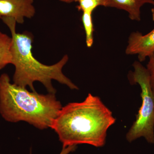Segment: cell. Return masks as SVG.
Returning a JSON list of instances; mask_svg holds the SVG:
<instances>
[{"label": "cell", "mask_w": 154, "mask_h": 154, "mask_svg": "<svg viewBox=\"0 0 154 154\" xmlns=\"http://www.w3.org/2000/svg\"><path fill=\"white\" fill-rule=\"evenodd\" d=\"M154 52V28L145 35L139 31L131 33L125 49L127 55H137L139 62L145 60Z\"/></svg>", "instance_id": "cell-6"}, {"label": "cell", "mask_w": 154, "mask_h": 154, "mask_svg": "<svg viewBox=\"0 0 154 154\" xmlns=\"http://www.w3.org/2000/svg\"><path fill=\"white\" fill-rule=\"evenodd\" d=\"M92 14L83 13L82 20L86 35V43L87 47L91 48L94 44V26Z\"/></svg>", "instance_id": "cell-9"}, {"label": "cell", "mask_w": 154, "mask_h": 154, "mask_svg": "<svg viewBox=\"0 0 154 154\" xmlns=\"http://www.w3.org/2000/svg\"><path fill=\"white\" fill-rule=\"evenodd\" d=\"M34 0H0V19L10 17L22 24L25 18L31 19L36 14Z\"/></svg>", "instance_id": "cell-5"}, {"label": "cell", "mask_w": 154, "mask_h": 154, "mask_svg": "<svg viewBox=\"0 0 154 154\" xmlns=\"http://www.w3.org/2000/svg\"><path fill=\"white\" fill-rule=\"evenodd\" d=\"M12 38L0 31V70L11 63Z\"/></svg>", "instance_id": "cell-8"}, {"label": "cell", "mask_w": 154, "mask_h": 154, "mask_svg": "<svg viewBox=\"0 0 154 154\" xmlns=\"http://www.w3.org/2000/svg\"><path fill=\"white\" fill-rule=\"evenodd\" d=\"M62 106L55 94L42 95L12 83L0 76V114L11 122L25 121L39 129L51 128Z\"/></svg>", "instance_id": "cell-3"}, {"label": "cell", "mask_w": 154, "mask_h": 154, "mask_svg": "<svg viewBox=\"0 0 154 154\" xmlns=\"http://www.w3.org/2000/svg\"><path fill=\"white\" fill-rule=\"evenodd\" d=\"M140 63H134V71L129 75V79L132 84L140 86L142 102L136 120L127 133L126 139L131 143L143 137L148 143L154 144V94L149 72Z\"/></svg>", "instance_id": "cell-4"}, {"label": "cell", "mask_w": 154, "mask_h": 154, "mask_svg": "<svg viewBox=\"0 0 154 154\" xmlns=\"http://www.w3.org/2000/svg\"><path fill=\"white\" fill-rule=\"evenodd\" d=\"M60 2H63L66 3H71L73 2H76L77 0H59Z\"/></svg>", "instance_id": "cell-12"}, {"label": "cell", "mask_w": 154, "mask_h": 154, "mask_svg": "<svg viewBox=\"0 0 154 154\" xmlns=\"http://www.w3.org/2000/svg\"><path fill=\"white\" fill-rule=\"evenodd\" d=\"M149 58V61L147 64L146 69L149 75L151 87L154 94V52Z\"/></svg>", "instance_id": "cell-11"}, {"label": "cell", "mask_w": 154, "mask_h": 154, "mask_svg": "<svg viewBox=\"0 0 154 154\" xmlns=\"http://www.w3.org/2000/svg\"><path fill=\"white\" fill-rule=\"evenodd\" d=\"M153 5V7L152 8V9L151 12L152 14V18L153 21H154V5Z\"/></svg>", "instance_id": "cell-13"}, {"label": "cell", "mask_w": 154, "mask_h": 154, "mask_svg": "<svg viewBox=\"0 0 154 154\" xmlns=\"http://www.w3.org/2000/svg\"><path fill=\"white\" fill-rule=\"evenodd\" d=\"M116 121L101 99L89 94L83 102L62 107L51 128L63 147L88 144L100 148L106 144L107 131Z\"/></svg>", "instance_id": "cell-1"}, {"label": "cell", "mask_w": 154, "mask_h": 154, "mask_svg": "<svg viewBox=\"0 0 154 154\" xmlns=\"http://www.w3.org/2000/svg\"><path fill=\"white\" fill-rule=\"evenodd\" d=\"M76 2L79 3L78 10L83 13L92 14L97 7L105 5V0H77Z\"/></svg>", "instance_id": "cell-10"}, {"label": "cell", "mask_w": 154, "mask_h": 154, "mask_svg": "<svg viewBox=\"0 0 154 154\" xmlns=\"http://www.w3.org/2000/svg\"><path fill=\"white\" fill-rule=\"evenodd\" d=\"M2 20L10 29L12 38L11 46V63L15 66L13 76L14 84L26 88L28 86L32 91H35L33 83H41L49 94H55L52 80L66 85L71 90L79 88L63 72V68L69 60L65 55L59 61L52 65L43 64L36 60L32 52L33 36L28 31L22 33L16 31V20L10 17H3Z\"/></svg>", "instance_id": "cell-2"}, {"label": "cell", "mask_w": 154, "mask_h": 154, "mask_svg": "<svg viewBox=\"0 0 154 154\" xmlns=\"http://www.w3.org/2000/svg\"><path fill=\"white\" fill-rule=\"evenodd\" d=\"M105 7L125 11L131 20L139 22L141 20V8L146 4L153 5L154 0H105Z\"/></svg>", "instance_id": "cell-7"}]
</instances>
